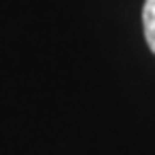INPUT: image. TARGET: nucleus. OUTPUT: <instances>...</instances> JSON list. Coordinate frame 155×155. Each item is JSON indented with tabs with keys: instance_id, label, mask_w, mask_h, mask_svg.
I'll use <instances>...</instances> for the list:
<instances>
[{
	"instance_id": "f257e3e1",
	"label": "nucleus",
	"mask_w": 155,
	"mask_h": 155,
	"mask_svg": "<svg viewBox=\"0 0 155 155\" xmlns=\"http://www.w3.org/2000/svg\"><path fill=\"white\" fill-rule=\"evenodd\" d=\"M142 28L149 50L155 54V0H144L142 7Z\"/></svg>"
}]
</instances>
